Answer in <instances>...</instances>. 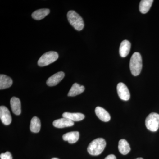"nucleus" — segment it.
Instances as JSON below:
<instances>
[{"label":"nucleus","instance_id":"obj_2","mask_svg":"<svg viewBox=\"0 0 159 159\" xmlns=\"http://www.w3.org/2000/svg\"><path fill=\"white\" fill-rule=\"evenodd\" d=\"M129 68L132 74L137 76L141 73L142 68V57L139 52H135L130 58Z\"/></svg>","mask_w":159,"mask_h":159},{"label":"nucleus","instance_id":"obj_22","mask_svg":"<svg viewBox=\"0 0 159 159\" xmlns=\"http://www.w3.org/2000/svg\"><path fill=\"white\" fill-rule=\"evenodd\" d=\"M104 159H116V157L113 154H110L107 156Z\"/></svg>","mask_w":159,"mask_h":159},{"label":"nucleus","instance_id":"obj_16","mask_svg":"<svg viewBox=\"0 0 159 159\" xmlns=\"http://www.w3.org/2000/svg\"><path fill=\"white\" fill-rule=\"evenodd\" d=\"M12 79L10 77L4 74L0 75V89L9 88L12 84Z\"/></svg>","mask_w":159,"mask_h":159},{"label":"nucleus","instance_id":"obj_10","mask_svg":"<svg viewBox=\"0 0 159 159\" xmlns=\"http://www.w3.org/2000/svg\"><path fill=\"white\" fill-rule=\"evenodd\" d=\"M95 113L99 119L103 122H107L110 120V115L107 111L102 107H97L95 109Z\"/></svg>","mask_w":159,"mask_h":159},{"label":"nucleus","instance_id":"obj_14","mask_svg":"<svg viewBox=\"0 0 159 159\" xmlns=\"http://www.w3.org/2000/svg\"><path fill=\"white\" fill-rule=\"evenodd\" d=\"M63 118H66L71 121L78 122L84 119V115L80 113L65 112L62 114Z\"/></svg>","mask_w":159,"mask_h":159},{"label":"nucleus","instance_id":"obj_19","mask_svg":"<svg viewBox=\"0 0 159 159\" xmlns=\"http://www.w3.org/2000/svg\"><path fill=\"white\" fill-rule=\"evenodd\" d=\"M152 0H142L139 4V10L141 13L145 14L150 9L153 3Z\"/></svg>","mask_w":159,"mask_h":159},{"label":"nucleus","instance_id":"obj_20","mask_svg":"<svg viewBox=\"0 0 159 159\" xmlns=\"http://www.w3.org/2000/svg\"><path fill=\"white\" fill-rule=\"evenodd\" d=\"M41 129V122L37 117L34 116L31 119L30 125V129L32 132H39Z\"/></svg>","mask_w":159,"mask_h":159},{"label":"nucleus","instance_id":"obj_21","mask_svg":"<svg viewBox=\"0 0 159 159\" xmlns=\"http://www.w3.org/2000/svg\"><path fill=\"white\" fill-rule=\"evenodd\" d=\"M1 159H12L11 153L9 152H6L4 153H2L0 155Z\"/></svg>","mask_w":159,"mask_h":159},{"label":"nucleus","instance_id":"obj_3","mask_svg":"<svg viewBox=\"0 0 159 159\" xmlns=\"http://www.w3.org/2000/svg\"><path fill=\"white\" fill-rule=\"evenodd\" d=\"M69 23L73 27L78 31H81L84 28V22L82 18L77 12L70 10L67 15Z\"/></svg>","mask_w":159,"mask_h":159},{"label":"nucleus","instance_id":"obj_9","mask_svg":"<svg viewBox=\"0 0 159 159\" xmlns=\"http://www.w3.org/2000/svg\"><path fill=\"white\" fill-rule=\"evenodd\" d=\"M53 125L56 128H63L73 126L74 122L70 119L63 118L55 120L53 122Z\"/></svg>","mask_w":159,"mask_h":159},{"label":"nucleus","instance_id":"obj_23","mask_svg":"<svg viewBox=\"0 0 159 159\" xmlns=\"http://www.w3.org/2000/svg\"><path fill=\"white\" fill-rule=\"evenodd\" d=\"M136 159H143L142 158H137Z\"/></svg>","mask_w":159,"mask_h":159},{"label":"nucleus","instance_id":"obj_7","mask_svg":"<svg viewBox=\"0 0 159 159\" xmlns=\"http://www.w3.org/2000/svg\"><path fill=\"white\" fill-rule=\"evenodd\" d=\"M0 118L1 121L5 125H9L11 122V117L10 111L6 107H0Z\"/></svg>","mask_w":159,"mask_h":159},{"label":"nucleus","instance_id":"obj_8","mask_svg":"<svg viewBox=\"0 0 159 159\" xmlns=\"http://www.w3.org/2000/svg\"><path fill=\"white\" fill-rule=\"evenodd\" d=\"M65 77V74L63 72H57L56 74L49 77L47 81V85L52 87L57 85Z\"/></svg>","mask_w":159,"mask_h":159},{"label":"nucleus","instance_id":"obj_17","mask_svg":"<svg viewBox=\"0 0 159 159\" xmlns=\"http://www.w3.org/2000/svg\"><path fill=\"white\" fill-rule=\"evenodd\" d=\"M50 10L49 9H39L34 11L31 15V16L34 19L39 20L44 18L50 13Z\"/></svg>","mask_w":159,"mask_h":159},{"label":"nucleus","instance_id":"obj_15","mask_svg":"<svg viewBox=\"0 0 159 159\" xmlns=\"http://www.w3.org/2000/svg\"><path fill=\"white\" fill-rule=\"evenodd\" d=\"M84 89L85 88L84 86L80 85L78 84L75 83L72 85L68 96L69 97H75L82 93L84 92Z\"/></svg>","mask_w":159,"mask_h":159},{"label":"nucleus","instance_id":"obj_18","mask_svg":"<svg viewBox=\"0 0 159 159\" xmlns=\"http://www.w3.org/2000/svg\"><path fill=\"white\" fill-rule=\"evenodd\" d=\"M118 148L119 151L122 155L127 154L130 151L129 144L125 139H121L119 141Z\"/></svg>","mask_w":159,"mask_h":159},{"label":"nucleus","instance_id":"obj_11","mask_svg":"<svg viewBox=\"0 0 159 159\" xmlns=\"http://www.w3.org/2000/svg\"><path fill=\"white\" fill-rule=\"evenodd\" d=\"M80 134L78 131H72L66 133L63 135L64 141H67L70 144H74L79 140Z\"/></svg>","mask_w":159,"mask_h":159},{"label":"nucleus","instance_id":"obj_5","mask_svg":"<svg viewBox=\"0 0 159 159\" xmlns=\"http://www.w3.org/2000/svg\"><path fill=\"white\" fill-rule=\"evenodd\" d=\"M146 128L152 132L157 131L159 128V115L157 113H151L146 118L145 122Z\"/></svg>","mask_w":159,"mask_h":159},{"label":"nucleus","instance_id":"obj_12","mask_svg":"<svg viewBox=\"0 0 159 159\" xmlns=\"http://www.w3.org/2000/svg\"><path fill=\"white\" fill-rule=\"evenodd\" d=\"M10 106L12 111L15 115H20L21 114V102L20 99L17 97H12L10 99Z\"/></svg>","mask_w":159,"mask_h":159},{"label":"nucleus","instance_id":"obj_13","mask_svg":"<svg viewBox=\"0 0 159 159\" xmlns=\"http://www.w3.org/2000/svg\"><path fill=\"white\" fill-rule=\"evenodd\" d=\"M131 48V44L129 41L124 40L122 42L119 48V54L122 57H126L129 54Z\"/></svg>","mask_w":159,"mask_h":159},{"label":"nucleus","instance_id":"obj_6","mask_svg":"<svg viewBox=\"0 0 159 159\" xmlns=\"http://www.w3.org/2000/svg\"><path fill=\"white\" fill-rule=\"evenodd\" d=\"M117 93L119 98L124 101L130 99V93L128 88L123 83H119L117 86Z\"/></svg>","mask_w":159,"mask_h":159},{"label":"nucleus","instance_id":"obj_24","mask_svg":"<svg viewBox=\"0 0 159 159\" xmlns=\"http://www.w3.org/2000/svg\"><path fill=\"white\" fill-rule=\"evenodd\" d=\"M58 159L56 158H52V159Z\"/></svg>","mask_w":159,"mask_h":159},{"label":"nucleus","instance_id":"obj_4","mask_svg":"<svg viewBox=\"0 0 159 159\" xmlns=\"http://www.w3.org/2000/svg\"><path fill=\"white\" fill-rule=\"evenodd\" d=\"M58 53L55 51H51L47 52L40 57L38 64L41 67L45 66L55 62L58 58Z\"/></svg>","mask_w":159,"mask_h":159},{"label":"nucleus","instance_id":"obj_1","mask_svg":"<svg viewBox=\"0 0 159 159\" xmlns=\"http://www.w3.org/2000/svg\"><path fill=\"white\" fill-rule=\"evenodd\" d=\"M106 145L105 140L102 138H98L93 140L88 147V152L93 156L100 154L104 150Z\"/></svg>","mask_w":159,"mask_h":159}]
</instances>
